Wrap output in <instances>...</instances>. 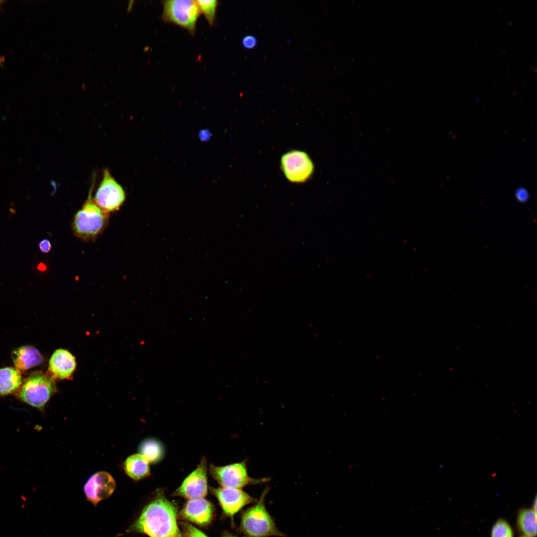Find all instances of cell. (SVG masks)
I'll use <instances>...</instances> for the list:
<instances>
[{"label":"cell","mask_w":537,"mask_h":537,"mask_svg":"<svg viewBox=\"0 0 537 537\" xmlns=\"http://www.w3.org/2000/svg\"><path fill=\"white\" fill-rule=\"evenodd\" d=\"M177 513L176 506L160 490L127 532L142 533L149 537H186L179 528Z\"/></svg>","instance_id":"6da1fadb"},{"label":"cell","mask_w":537,"mask_h":537,"mask_svg":"<svg viewBox=\"0 0 537 537\" xmlns=\"http://www.w3.org/2000/svg\"><path fill=\"white\" fill-rule=\"evenodd\" d=\"M94 181L89 196L82 208L75 214L72 230L75 236L84 241L96 238L107 225L109 214L103 211L94 202L92 197Z\"/></svg>","instance_id":"7a4b0ae2"},{"label":"cell","mask_w":537,"mask_h":537,"mask_svg":"<svg viewBox=\"0 0 537 537\" xmlns=\"http://www.w3.org/2000/svg\"><path fill=\"white\" fill-rule=\"evenodd\" d=\"M268 491L265 489L256 504L242 514L240 529L247 537H285L275 526L265 504Z\"/></svg>","instance_id":"3957f363"},{"label":"cell","mask_w":537,"mask_h":537,"mask_svg":"<svg viewBox=\"0 0 537 537\" xmlns=\"http://www.w3.org/2000/svg\"><path fill=\"white\" fill-rule=\"evenodd\" d=\"M20 386L18 396L21 400L40 410L57 391L55 380L39 371L32 373Z\"/></svg>","instance_id":"277c9868"},{"label":"cell","mask_w":537,"mask_h":537,"mask_svg":"<svg viewBox=\"0 0 537 537\" xmlns=\"http://www.w3.org/2000/svg\"><path fill=\"white\" fill-rule=\"evenodd\" d=\"M163 19L177 24L194 35L200 10L196 0H170L163 1Z\"/></svg>","instance_id":"5b68a950"},{"label":"cell","mask_w":537,"mask_h":537,"mask_svg":"<svg viewBox=\"0 0 537 537\" xmlns=\"http://www.w3.org/2000/svg\"><path fill=\"white\" fill-rule=\"evenodd\" d=\"M209 468L210 475L222 487L241 489L248 485L260 484L267 480L249 476L244 461L223 466L210 464Z\"/></svg>","instance_id":"8992f818"},{"label":"cell","mask_w":537,"mask_h":537,"mask_svg":"<svg viewBox=\"0 0 537 537\" xmlns=\"http://www.w3.org/2000/svg\"><path fill=\"white\" fill-rule=\"evenodd\" d=\"M280 165L286 178L293 183L306 182L310 179L314 171V166L309 156L299 150H292L283 154Z\"/></svg>","instance_id":"52a82bcc"},{"label":"cell","mask_w":537,"mask_h":537,"mask_svg":"<svg viewBox=\"0 0 537 537\" xmlns=\"http://www.w3.org/2000/svg\"><path fill=\"white\" fill-rule=\"evenodd\" d=\"M126 194L123 187L111 176L108 169L103 171V178L93 200L104 212L118 210L124 203Z\"/></svg>","instance_id":"ba28073f"},{"label":"cell","mask_w":537,"mask_h":537,"mask_svg":"<svg viewBox=\"0 0 537 537\" xmlns=\"http://www.w3.org/2000/svg\"><path fill=\"white\" fill-rule=\"evenodd\" d=\"M207 491V461L202 457L197 468L184 479L173 495L188 500L203 498Z\"/></svg>","instance_id":"9c48e42d"},{"label":"cell","mask_w":537,"mask_h":537,"mask_svg":"<svg viewBox=\"0 0 537 537\" xmlns=\"http://www.w3.org/2000/svg\"><path fill=\"white\" fill-rule=\"evenodd\" d=\"M210 489L219 501L224 513L232 518L246 505L257 501L241 489L221 486Z\"/></svg>","instance_id":"30bf717a"},{"label":"cell","mask_w":537,"mask_h":537,"mask_svg":"<svg viewBox=\"0 0 537 537\" xmlns=\"http://www.w3.org/2000/svg\"><path fill=\"white\" fill-rule=\"evenodd\" d=\"M115 482L108 473L96 472L91 475L85 484L84 490L87 500L93 505L108 498L114 492Z\"/></svg>","instance_id":"8fae6325"},{"label":"cell","mask_w":537,"mask_h":537,"mask_svg":"<svg viewBox=\"0 0 537 537\" xmlns=\"http://www.w3.org/2000/svg\"><path fill=\"white\" fill-rule=\"evenodd\" d=\"M76 368L75 357L65 349L56 350L49 362V375L55 379H70Z\"/></svg>","instance_id":"7c38bea8"},{"label":"cell","mask_w":537,"mask_h":537,"mask_svg":"<svg viewBox=\"0 0 537 537\" xmlns=\"http://www.w3.org/2000/svg\"><path fill=\"white\" fill-rule=\"evenodd\" d=\"M182 517L198 526H205L211 521L213 515L212 504L203 498L188 500L181 512Z\"/></svg>","instance_id":"4fadbf2b"},{"label":"cell","mask_w":537,"mask_h":537,"mask_svg":"<svg viewBox=\"0 0 537 537\" xmlns=\"http://www.w3.org/2000/svg\"><path fill=\"white\" fill-rule=\"evenodd\" d=\"M12 359L16 369L26 370L40 364L43 357L39 351L31 346H24L14 350L11 354Z\"/></svg>","instance_id":"5bb4252c"},{"label":"cell","mask_w":537,"mask_h":537,"mask_svg":"<svg viewBox=\"0 0 537 537\" xmlns=\"http://www.w3.org/2000/svg\"><path fill=\"white\" fill-rule=\"evenodd\" d=\"M149 462L141 454H134L128 457L124 463L126 474L132 479L139 480L150 474Z\"/></svg>","instance_id":"9a60e30c"},{"label":"cell","mask_w":537,"mask_h":537,"mask_svg":"<svg viewBox=\"0 0 537 537\" xmlns=\"http://www.w3.org/2000/svg\"><path fill=\"white\" fill-rule=\"evenodd\" d=\"M21 384L22 376L19 370L12 367L0 368V395L11 393Z\"/></svg>","instance_id":"2e32d148"},{"label":"cell","mask_w":537,"mask_h":537,"mask_svg":"<svg viewBox=\"0 0 537 537\" xmlns=\"http://www.w3.org/2000/svg\"><path fill=\"white\" fill-rule=\"evenodd\" d=\"M517 526L518 530L527 537L537 535V513L533 509H521L518 514Z\"/></svg>","instance_id":"e0dca14e"},{"label":"cell","mask_w":537,"mask_h":537,"mask_svg":"<svg viewBox=\"0 0 537 537\" xmlns=\"http://www.w3.org/2000/svg\"><path fill=\"white\" fill-rule=\"evenodd\" d=\"M139 452L149 462L156 463L163 457L164 449L161 444L153 439H148L141 443Z\"/></svg>","instance_id":"ac0fdd59"},{"label":"cell","mask_w":537,"mask_h":537,"mask_svg":"<svg viewBox=\"0 0 537 537\" xmlns=\"http://www.w3.org/2000/svg\"><path fill=\"white\" fill-rule=\"evenodd\" d=\"M200 12L204 15L210 26H212L215 19L216 10L218 5L216 0H196Z\"/></svg>","instance_id":"d6986e66"},{"label":"cell","mask_w":537,"mask_h":537,"mask_svg":"<svg viewBox=\"0 0 537 537\" xmlns=\"http://www.w3.org/2000/svg\"><path fill=\"white\" fill-rule=\"evenodd\" d=\"M514 533L510 524L504 519H499L493 525L491 537H513Z\"/></svg>","instance_id":"ffe728a7"},{"label":"cell","mask_w":537,"mask_h":537,"mask_svg":"<svg viewBox=\"0 0 537 537\" xmlns=\"http://www.w3.org/2000/svg\"><path fill=\"white\" fill-rule=\"evenodd\" d=\"M186 537H208L205 534L189 523L183 525Z\"/></svg>","instance_id":"44dd1931"},{"label":"cell","mask_w":537,"mask_h":537,"mask_svg":"<svg viewBox=\"0 0 537 537\" xmlns=\"http://www.w3.org/2000/svg\"><path fill=\"white\" fill-rule=\"evenodd\" d=\"M257 39L253 35H246L242 40L243 47L246 49H252L257 44Z\"/></svg>","instance_id":"7402d4cb"},{"label":"cell","mask_w":537,"mask_h":537,"mask_svg":"<svg viewBox=\"0 0 537 537\" xmlns=\"http://www.w3.org/2000/svg\"><path fill=\"white\" fill-rule=\"evenodd\" d=\"M515 196L517 200L522 203L527 202L529 197V192L525 188L522 187L517 189L515 192Z\"/></svg>","instance_id":"603a6c76"},{"label":"cell","mask_w":537,"mask_h":537,"mask_svg":"<svg viewBox=\"0 0 537 537\" xmlns=\"http://www.w3.org/2000/svg\"><path fill=\"white\" fill-rule=\"evenodd\" d=\"M39 250L45 254L49 253L52 249L51 242L48 239H44L38 245Z\"/></svg>","instance_id":"cb8c5ba5"},{"label":"cell","mask_w":537,"mask_h":537,"mask_svg":"<svg viewBox=\"0 0 537 537\" xmlns=\"http://www.w3.org/2000/svg\"><path fill=\"white\" fill-rule=\"evenodd\" d=\"M199 138L203 141H206L210 138L211 134L210 131L207 130H202L199 132Z\"/></svg>","instance_id":"d4e9b609"},{"label":"cell","mask_w":537,"mask_h":537,"mask_svg":"<svg viewBox=\"0 0 537 537\" xmlns=\"http://www.w3.org/2000/svg\"><path fill=\"white\" fill-rule=\"evenodd\" d=\"M46 268V266L43 263H40L37 266V269L40 271H44Z\"/></svg>","instance_id":"484cf974"},{"label":"cell","mask_w":537,"mask_h":537,"mask_svg":"<svg viewBox=\"0 0 537 537\" xmlns=\"http://www.w3.org/2000/svg\"><path fill=\"white\" fill-rule=\"evenodd\" d=\"M134 2V0H129V4H128V5L127 6V11L128 12H129L131 10L132 7H133Z\"/></svg>","instance_id":"4316f807"},{"label":"cell","mask_w":537,"mask_h":537,"mask_svg":"<svg viewBox=\"0 0 537 537\" xmlns=\"http://www.w3.org/2000/svg\"><path fill=\"white\" fill-rule=\"evenodd\" d=\"M224 537H236V536H234V535H231V534H226V535H225V536H224Z\"/></svg>","instance_id":"83f0119b"},{"label":"cell","mask_w":537,"mask_h":537,"mask_svg":"<svg viewBox=\"0 0 537 537\" xmlns=\"http://www.w3.org/2000/svg\"><path fill=\"white\" fill-rule=\"evenodd\" d=\"M4 1H4V0H0V9H1V8H2V7H1V3L4 2Z\"/></svg>","instance_id":"f1b7e54d"},{"label":"cell","mask_w":537,"mask_h":537,"mask_svg":"<svg viewBox=\"0 0 537 537\" xmlns=\"http://www.w3.org/2000/svg\"><path fill=\"white\" fill-rule=\"evenodd\" d=\"M525 537V536H524V537Z\"/></svg>","instance_id":"f546056e"}]
</instances>
